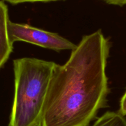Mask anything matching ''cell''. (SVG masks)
<instances>
[{
	"label": "cell",
	"mask_w": 126,
	"mask_h": 126,
	"mask_svg": "<svg viewBox=\"0 0 126 126\" xmlns=\"http://www.w3.org/2000/svg\"><path fill=\"white\" fill-rule=\"evenodd\" d=\"M7 28L9 37L12 44L16 41H24L55 51H72L77 46L57 33L43 30L29 25L15 23L9 20Z\"/></svg>",
	"instance_id": "obj_3"
},
{
	"label": "cell",
	"mask_w": 126,
	"mask_h": 126,
	"mask_svg": "<svg viewBox=\"0 0 126 126\" xmlns=\"http://www.w3.org/2000/svg\"><path fill=\"white\" fill-rule=\"evenodd\" d=\"M119 112L123 116L126 115V91L121 100L120 108H119Z\"/></svg>",
	"instance_id": "obj_7"
},
{
	"label": "cell",
	"mask_w": 126,
	"mask_h": 126,
	"mask_svg": "<svg viewBox=\"0 0 126 126\" xmlns=\"http://www.w3.org/2000/svg\"><path fill=\"white\" fill-rule=\"evenodd\" d=\"M35 126H42V125H41V124H38V125H36Z\"/></svg>",
	"instance_id": "obj_9"
},
{
	"label": "cell",
	"mask_w": 126,
	"mask_h": 126,
	"mask_svg": "<svg viewBox=\"0 0 126 126\" xmlns=\"http://www.w3.org/2000/svg\"><path fill=\"white\" fill-rule=\"evenodd\" d=\"M110 44L102 30L82 38L64 65L56 64L42 126H88L107 105Z\"/></svg>",
	"instance_id": "obj_1"
},
{
	"label": "cell",
	"mask_w": 126,
	"mask_h": 126,
	"mask_svg": "<svg viewBox=\"0 0 126 126\" xmlns=\"http://www.w3.org/2000/svg\"><path fill=\"white\" fill-rule=\"evenodd\" d=\"M9 21L7 6L0 1V69L7 61L13 50V44L10 41L8 34Z\"/></svg>",
	"instance_id": "obj_4"
},
{
	"label": "cell",
	"mask_w": 126,
	"mask_h": 126,
	"mask_svg": "<svg viewBox=\"0 0 126 126\" xmlns=\"http://www.w3.org/2000/svg\"><path fill=\"white\" fill-rule=\"evenodd\" d=\"M12 4L25 3V2H50V1H60V0H4Z\"/></svg>",
	"instance_id": "obj_6"
},
{
	"label": "cell",
	"mask_w": 126,
	"mask_h": 126,
	"mask_svg": "<svg viewBox=\"0 0 126 126\" xmlns=\"http://www.w3.org/2000/svg\"><path fill=\"white\" fill-rule=\"evenodd\" d=\"M92 126H126V119L119 112L108 111L100 117Z\"/></svg>",
	"instance_id": "obj_5"
},
{
	"label": "cell",
	"mask_w": 126,
	"mask_h": 126,
	"mask_svg": "<svg viewBox=\"0 0 126 126\" xmlns=\"http://www.w3.org/2000/svg\"><path fill=\"white\" fill-rule=\"evenodd\" d=\"M57 63L35 58L14 60V96L7 126L41 124L46 100Z\"/></svg>",
	"instance_id": "obj_2"
},
{
	"label": "cell",
	"mask_w": 126,
	"mask_h": 126,
	"mask_svg": "<svg viewBox=\"0 0 126 126\" xmlns=\"http://www.w3.org/2000/svg\"><path fill=\"white\" fill-rule=\"evenodd\" d=\"M108 4L123 6L126 4V0H102Z\"/></svg>",
	"instance_id": "obj_8"
}]
</instances>
